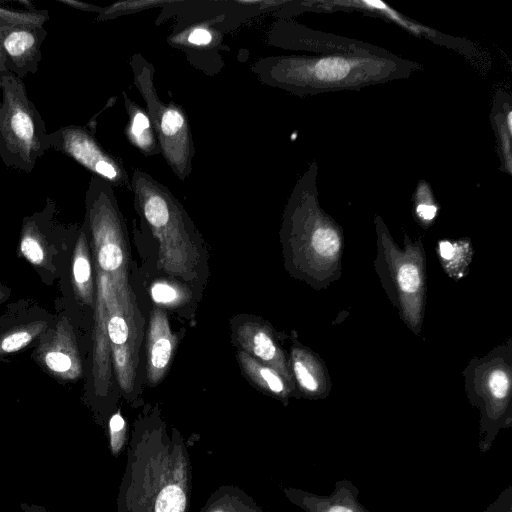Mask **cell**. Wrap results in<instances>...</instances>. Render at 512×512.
<instances>
[{
	"label": "cell",
	"instance_id": "6da1fadb",
	"mask_svg": "<svg viewBox=\"0 0 512 512\" xmlns=\"http://www.w3.org/2000/svg\"><path fill=\"white\" fill-rule=\"evenodd\" d=\"M418 69L417 63L388 51L383 54L268 56L251 67L261 83L300 97L358 90L407 78Z\"/></svg>",
	"mask_w": 512,
	"mask_h": 512
},
{
	"label": "cell",
	"instance_id": "7a4b0ae2",
	"mask_svg": "<svg viewBox=\"0 0 512 512\" xmlns=\"http://www.w3.org/2000/svg\"><path fill=\"white\" fill-rule=\"evenodd\" d=\"M183 439L161 429L136 430L128 444L122 512H188L192 473Z\"/></svg>",
	"mask_w": 512,
	"mask_h": 512
},
{
	"label": "cell",
	"instance_id": "3957f363",
	"mask_svg": "<svg viewBox=\"0 0 512 512\" xmlns=\"http://www.w3.org/2000/svg\"><path fill=\"white\" fill-rule=\"evenodd\" d=\"M317 171L316 162H312L294 185L283 215L282 234L303 269L326 279L338 268L342 234L319 204Z\"/></svg>",
	"mask_w": 512,
	"mask_h": 512
},
{
	"label": "cell",
	"instance_id": "277c9868",
	"mask_svg": "<svg viewBox=\"0 0 512 512\" xmlns=\"http://www.w3.org/2000/svg\"><path fill=\"white\" fill-rule=\"evenodd\" d=\"M49 149V133L23 79L1 75L0 159L8 168L30 173Z\"/></svg>",
	"mask_w": 512,
	"mask_h": 512
},
{
	"label": "cell",
	"instance_id": "5b68a950",
	"mask_svg": "<svg viewBox=\"0 0 512 512\" xmlns=\"http://www.w3.org/2000/svg\"><path fill=\"white\" fill-rule=\"evenodd\" d=\"M133 83L143 98L161 154L175 176L184 181L192 172L195 147L190 123L181 105L163 102L157 92L154 66L141 54L130 58Z\"/></svg>",
	"mask_w": 512,
	"mask_h": 512
},
{
	"label": "cell",
	"instance_id": "8992f818",
	"mask_svg": "<svg viewBox=\"0 0 512 512\" xmlns=\"http://www.w3.org/2000/svg\"><path fill=\"white\" fill-rule=\"evenodd\" d=\"M215 2H213L214 5ZM190 7V2L168 1L162 7L163 13L183 11L167 37L170 46L181 50L187 60L198 70L208 75L219 73L224 65L222 53L228 50L224 45L222 24L225 8Z\"/></svg>",
	"mask_w": 512,
	"mask_h": 512
},
{
	"label": "cell",
	"instance_id": "52a82bcc",
	"mask_svg": "<svg viewBox=\"0 0 512 512\" xmlns=\"http://www.w3.org/2000/svg\"><path fill=\"white\" fill-rule=\"evenodd\" d=\"M375 219L379 247L377 271L401 315L416 327L420 323L425 294L423 253L412 244L406 245L404 251L397 249L380 217Z\"/></svg>",
	"mask_w": 512,
	"mask_h": 512
},
{
	"label": "cell",
	"instance_id": "ba28073f",
	"mask_svg": "<svg viewBox=\"0 0 512 512\" xmlns=\"http://www.w3.org/2000/svg\"><path fill=\"white\" fill-rule=\"evenodd\" d=\"M469 399L480 411L478 448L488 452L502 429L512 427L510 373L503 364L484 365Z\"/></svg>",
	"mask_w": 512,
	"mask_h": 512
},
{
	"label": "cell",
	"instance_id": "9c48e42d",
	"mask_svg": "<svg viewBox=\"0 0 512 512\" xmlns=\"http://www.w3.org/2000/svg\"><path fill=\"white\" fill-rule=\"evenodd\" d=\"M94 133L84 126H63L49 133V146L76 161L93 176L131 192V179L124 164L99 143Z\"/></svg>",
	"mask_w": 512,
	"mask_h": 512
},
{
	"label": "cell",
	"instance_id": "30bf717a",
	"mask_svg": "<svg viewBox=\"0 0 512 512\" xmlns=\"http://www.w3.org/2000/svg\"><path fill=\"white\" fill-rule=\"evenodd\" d=\"M268 41L271 45L285 49L320 54H383L387 52L370 43L316 31L287 20H280L273 24L268 34Z\"/></svg>",
	"mask_w": 512,
	"mask_h": 512
},
{
	"label": "cell",
	"instance_id": "8fae6325",
	"mask_svg": "<svg viewBox=\"0 0 512 512\" xmlns=\"http://www.w3.org/2000/svg\"><path fill=\"white\" fill-rule=\"evenodd\" d=\"M47 34L44 26L0 25V46L8 72L21 79L35 74L42 59L41 46Z\"/></svg>",
	"mask_w": 512,
	"mask_h": 512
},
{
	"label": "cell",
	"instance_id": "7c38bea8",
	"mask_svg": "<svg viewBox=\"0 0 512 512\" xmlns=\"http://www.w3.org/2000/svg\"><path fill=\"white\" fill-rule=\"evenodd\" d=\"M285 497L304 512H370L358 500L359 489L351 480H337L329 495L299 488H284Z\"/></svg>",
	"mask_w": 512,
	"mask_h": 512
},
{
	"label": "cell",
	"instance_id": "4fadbf2b",
	"mask_svg": "<svg viewBox=\"0 0 512 512\" xmlns=\"http://www.w3.org/2000/svg\"><path fill=\"white\" fill-rule=\"evenodd\" d=\"M173 353V336L165 314L154 311L148 332L147 374L152 383H157L164 375Z\"/></svg>",
	"mask_w": 512,
	"mask_h": 512
},
{
	"label": "cell",
	"instance_id": "5bb4252c",
	"mask_svg": "<svg viewBox=\"0 0 512 512\" xmlns=\"http://www.w3.org/2000/svg\"><path fill=\"white\" fill-rule=\"evenodd\" d=\"M239 342L259 362L273 368L282 376L288 377L287 368L281 351L266 327L246 323L237 330Z\"/></svg>",
	"mask_w": 512,
	"mask_h": 512
},
{
	"label": "cell",
	"instance_id": "9a60e30c",
	"mask_svg": "<svg viewBox=\"0 0 512 512\" xmlns=\"http://www.w3.org/2000/svg\"><path fill=\"white\" fill-rule=\"evenodd\" d=\"M122 95L128 116L125 127L127 139L145 156L160 154L158 139L146 110L132 100L126 92Z\"/></svg>",
	"mask_w": 512,
	"mask_h": 512
},
{
	"label": "cell",
	"instance_id": "2e32d148",
	"mask_svg": "<svg viewBox=\"0 0 512 512\" xmlns=\"http://www.w3.org/2000/svg\"><path fill=\"white\" fill-rule=\"evenodd\" d=\"M199 512H263L245 491L237 486H221L208 498Z\"/></svg>",
	"mask_w": 512,
	"mask_h": 512
},
{
	"label": "cell",
	"instance_id": "e0dca14e",
	"mask_svg": "<svg viewBox=\"0 0 512 512\" xmlns=\"http://www.w3.org/2000/svg\"><path fill=\"white\" fill-rule=\"evenodd\" d=\"M292 369L300 388L310 396H322L326 391L320 365L303 350H294Z\"/></svg>",
	"mask_w": 512,
	"mask_h": 512
},
{
	"label": "cell",
	"instance_id": "ac0fdd59",
	"mask_svg": "<svg viewBox=\"0 0 512 512\" xmlns=\"http://www.w3.org/2000/svg\"><path fill=\"white\" fill-rule=\"evenodd\" d=\"M239 361L245 372L261 388L277 396H287L289 389L284 382L283 376L276 370L259 362L246 352L239 353Z\"/></svg>",
	"mask_w": 512,
	"mask_h": 512
},
{
	"label": "cell",
	"instance_id": "d6986e66",
	"mask_svg": "<svg viewBox=\"0 0 512 512\" xmlns=\"http://www.w3.org/2000/svg\"><path fill=\"white\" fill-rule=\"evenodd\" d=\"M73 278L77 290L86 302L91 300V265L87 251V241L81 232L74 253Z\"/></svg>",
	"mask_w": 512,
	"mask_h": 512
},
{
	"label": "cell",
	"instance_id": "ffe728a7",
	"mask_svg": "<svg viewBox=\"0 0 512 512\" xmlns=\"http://www.w3.org/2000/svg\"><path fill=\"white\" fill-rule=\"evenodd\" d=\"M107 331L113 346V354L119 372L125 371L128 366V352L126 350L129 337V328L125 318L114 313L110 316Z\"/></svg>",
	"mask_w": 512,
	"mask_h": 512
},
{
	"label": "cell",
	"instance_id": "44dd1931",
	"mask_svg": "<svg viewBox=\"0 0 512 512\" xmlns=\"http://www.w3.org/2000/svg\"><path fill=\"white\" fill-rule=\"evenodd\" d=\"M71 356L72 350L68 344L63 346L55 343L45 352L43 361L51 371L72 378L79 373V364Z\"/></svg>",
	"mask_w": 512,
	"mask_h": 512
},
{
	"label": "cell",
	"instance_id": "7402d4cb",
	"mask_svg": "<svg viewBox=\"0 0 512 512\" xmlns=\"http://www.w3.org/2000/svg\"><path fill=\"white\" fill-rule=\"evenodd\" d=\"M21 252L33 264H41L44 260L43 245L35 219H27L23 226Z\"/></svg>",
	"mask_w": 512,
	"mask_h": 512
},
{
	"label": "cell",
	"instance_id": "603a6c76",
	"mask_svg": "<svg viewBox=\"0 0 512 512\" xmlns=\"http://www.w3.org/2000/svg\"><path fill=\"white\" fill-rule=\"evenodd\" d=\"M168 1L162 0H132V1H119L111 4L110 6L103 7L102 11L98 14L97 20L104 21L113 19L119 16L132 14L145 9L160 7L162 8Z\"/></svg>",
	"mask_w": 512,
	"mask_h": 512
},
{
	"label": "cell",
	"instance_id": "cb8c5ba5",
	"mask_svg": "<svg viewBox=\"0 0 512 512\" xmlns=\"http://www.w3.org/2000/svg\"><path fill=\"white\" fill-rule=\"evenodd\" d=\"M49 19L47 11H19L0 6V25L41 27Z\"/></svg>",
	"mask_w": 512,
	"mask_h": 512
},
{
	"label": "cell",
	"instance_id": "d4e9b609",
	"mask_svg": "<svg viewBox=\"0 0 512 512\" xmlns=\"http://www.w3.org/2000/svg\"><path fill=\"white\" fill-rule=\"evenodd\" d=\"M41 330V325L29 326L5 336L0 343V351L11 353L25 347Z\"/></svg>",
	"mask_w": 512,
	"mask_h": 512
},
{
	"label": "cell",
	"instance_id": "484cf974",
	"mask_svg": "<svg viewBox=\"0 0 512 512\" xmlns=\"http://www.w3.org/2000/svg\"><path fill=\"white\" fill-rule=\"evenodd\" d=\"M110 444L112 451L117 455L125 445L127 426L120 412L115 413L109 421Z\"/></svg>",
	"mask_w": 512,
	"mask_h": 512
},
{
	"label": "cell",
	"instance_id": "4316f807",
	"mask_svg": "<svg viewBox=\"0 0 512 512\" xmlns=\"http://www.w3.org/2000/svg\"><path fill=\"white\" fill-rule=\"evenodd\" d=\"M151 295L155 302L171 304L179 298L178 291L168 283H156L151 288Z\"/></svg>",
	"mask_w": 512,
	"mask_h": 512
},
{
	"label": "cell",
	"instance_id": "83f0119b",
	"mask_svg": "<svg viewBox=\"0 0 512 512\" xmlns=\"http://www.w3.org/2000/svg\"><path fill=\"white\" fill-rule=\"evenodd\" d=\"M483 512H512V486L503 489Z\"/></svg>",
	"mask_w": 512,
	"mask_h": 512
},
{
	"label": "cell",
	"instance_id": "f1b7e54d",
	"mask_svg": "<svg viewBox=\"0 0 512 512\" xmlns=\"http://www.w3.org/2000/svg\"><path fill=\"white\" fill-rule=\"evenodd\" d=\"M437 212V208L432 203L421 202L416 206V213L419 218L425 221L432 220Z\"/></svg>",
	"mask_w": 512,
	"mask_h": 512
},
{
	"label": "cell",
	"instance_id": "f546056e",
	"mask_svg": "<svg viewBox=\"0 0 512 512\" xmlns=\"http://www.w3.org/2000/svg\"><path fill=\"white\" fill-rule=\"evenodd\" d=\"M59 3L68 5L72 8L79 9L86 12H97L98 14L102 11L103 7L95 6L85 2L75 0H58Z\"/></svg>",
	"mask_w": 512,
	"mask_h": 512
},
{
	"label": "cell",
	"instance_id": "4dcf8cb0",
	"mask_svg": "<svg viewBox=\"0 0 512 512\" xmlns=\"http://www.w3.org/2000/svg\"><path fill=\"white\" fill-rule=\"evenodd\" d=\"M5 73H8V70L6 68L5 56L0 46V76Z\"/></svg>",
	"mask_w": 512,
	"mask_h": 512
},
{
	"label": "cell",
	"instance_id": "1f68e13d",
	"mask_svg": "<svg viewBox=\"0 0 512 512\" xmlns=\"http://www.w3.org/2000/svg\"><path fill=\"white\" fill-rule=\"evenodd\" d=\"M1 298H2V292L0 291V301H1Z\"/></svg>",
	"mask_w": 512,
	"mask_h": 512
}]
</instances>
